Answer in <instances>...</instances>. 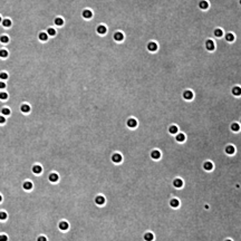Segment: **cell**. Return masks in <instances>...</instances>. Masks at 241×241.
I'll return each instance as SVG.
<instances>
[{
	"instance_id": "cell-1",
	"label": "cell",
	"mask_w": 241,
	"mask_h": 241,
	"mask_svg": "<svg viewBox=\"0 0 241 241\" xmlns=\"http://www.w3.org/2000/svg\"><path fill=\"white\" fill-rule=\"evenodd\" d=\"M11 91H9V96H10V98H11V102H13V98H16V97H20L22 99V103H25V101L27 99V102L29 103V98H27V95L26 94H21L20 93V89L18 91V88H16V87H13V88H10ZM10 105H11V103H10ZM2 108V106L0 105V110Z\"/></svg>"
},
{
	"instance_id": "cell-2",
	"label": "cell",
	"mask_w": 241,
	"mask_h": 241,
	"mask_svg": "<svg viewBox=\"0 0 241 241\" xmlns=\"http://www.w3.org/2000/svg\"><path fill=\"white\" fill-rule=\"evenodd\" d=\"M57 228L59 231H61V232H67V231L70 229V223L67 221V220H60V221L57 223Z\"/></svg>"
},
{
	"instance_id": "cell-3",
	"label": "cell",
	"mask_w": 241,
	"mask_h": 241,
	"mask_svg": "<svg viewBox=\"0 0 241 241\" xmlns=\"http://www.w3.org/2000/svg\"><path fill=\"white\" fill-rule=\"evenodd\" d=\"M31 110H32V106H31L29 103H27V102H25V103H21V104L19 105V111L21 112L22 114H25V115L30 114Z\"/></svg>"
},
{
	"instance_id": "cell-4",
	"label": "cell",
	"mask_w": 241,
	"mask_h": 241,
	"mask_svg": "<svg viewBox=\"0 0 241 241\" xmlns=\"http://www.w3.org/2000/svg\"><path fill=\"white\" fill-rule=\"evenodd\" d=\"M60 180V175H59V173L57 172H50L48 174V181L50 183H58Z\"/></svg>"
},
{
	"instance_id": "cell-5",
	"label": "cell",
	"mask_w": 241,
	"mask_h": 241,
	"mask_svg": "<svg viewBox=\"0 0 241 241\" xmlns=\"http://www.w3.org/2000/svg\"><path fill=\"white\" fill-rule=\"evenodd\" d=\"M94 203L98 206H103L106 203V198L103 194H97L96 197L94 198Z\"/></svg>"
},
{
	"instance_id": "cell-6",
	"label": "cell",
	"mask_w": 241,
	"mask_h": 241,
	"mask_svg": "<svg viewBox=\"0 0 241 241\" xmlns=\"http://www.w3.org/2000/svg\"><path fill=\"white\" fill-rule=\"evenodd\" d=\"M223 39L226 40L227 43H229V44H232V43H234V41H236V35H234V32H232V31L224 32Z\"/></svg>"
},
{
	"instance_id": "cell-7",
	"label": "cell",
	"mask_w": 241,
	"mask_h": 241,
	"mask_svg": "<svg viewBox=\"0 0 241 241\" xmlns=\"http://www.w3.org/2000/svg\"><path fill=\"white\" fill-rule=\"evenodd\" d=\"M31 171H32V173L35 174V175H40L43 172H44V167L41 165V164H34L32 165V167H31Z\"/></svg>"
},
{
	"instance_id": "cell-8",
	"label": "cell",
	"mask_w": 241,
	"mask_h": 241,
	"mask_svg": "<svg viewBox=\"0 0 241 241\" xmlns=\"http://www.w3.org/2000/svg\"><path fill=\"white\" fill-rule=\"evenodd\" d=\"M146 48H147L150 53H156L158 49V45L156 41H149L147 45H146Z\"/></svg>"
},
{
	"instance_id": "cell-9",
	"label": "cell",
	"mask_w": 241,
	"mask_h": 241,
	"mask_svg": "<svg viewBox=\"0 0 241 241\" xmlns=\"http://www.w3.org/2000/svg\"><path fill=\"white\" fill-rule=\"evenodd\" d=\"M204 46H206V49L208 52H214L215 50V43L213 39H206Z\"/></svg>"
},
{
	"instance_id": "cell-10",
	"label": "cell",
	"mask_w": 241,
	"mask_h": 241,
	"mask_svg": "<svg viewBox=\"0 0 241 241\" xmlns=\"http://www.w3.org/2000/svg\"><path fill=\"white\" fill-rule=\"evenodd\" d=\"M224 152L228 155H234L236 152H237V149H236V146L233 144H228L224 147Z\"/></svg>"
},
{
	"instance_id": "cell-11",
	"label": "cell",
	"mask_w": 241,
	"mask_h": 241,
	"mask_svg": "<svg viewBox=\"0 0 241 241\" xmlns=\"http://www.w3.org/2000/svg\"><path fill=\"white\" fill-rule=\"evenodd\" d=\"M93 16H94V13H93V11L91 10V9H84L83 11H82V17L84 18V19H86V20H89V19H92Z\"/></svg>"
},
{
	"instance_id": "cell-12",
	"label": "cell",
	"mask_w": 241,
	"mask_h": 241,
	"mask_svg": "<svg viewBox=\"0 0 241 241\" xmlns=\"http://www.w3.org/2000/svg\"><path fill=\"white\" fill-rule=\"evenodd\" d=\"M182 96H183V98L185 101H192L193 97H194V93H193L191 89H185L183 92V94H182Z\"/></svg>"
},
{
	"instance_id": "cell-13",
	"label": "cell",
	"mask_w": 241,
	"mask_h": 241,
	"mask_svg": "<svg viewBox=\"0 0 241 241\" xmlns=\"http://www.w3.org/2000/svg\"><path fill=\"white\" fill-rule=\"evenodd\" d=\"M111 160H112V162L115 163V164H119V163L123 161L122 154L117 153V152H116V153H113V154H112V158H111Z\"/></svg>"
},
{
	"instance_id": "cell-14",
	"label": "cell",
	"mask_w": 241,
	"mask_h": 241,
	"mask_svg": "<svg viewBox=\"0 0 241 241\" xmlns=\"http://www.w3.org/2000/svg\"><path fill=\"white\" fill-rule=\"evenodd\" d=\"M34 186H35V184L30 180H26L22 183V189H24L25 191H31V190L34 189Z\"/></svg>"
},
{
	"instance_id": "cell-15",
	"label": "cell",
	"mask_w": 241,
	"mask_h": 241,
	"mask_svg": "<svg viewBox=\"0 0 241 241\" xmlns=\"http://www.w3.org/2000/svg\"><path fill=\"white\" fill-rule=\"evenodd\" d=\"M124 38H125V35L123 34L122 31H115L114 35H113V39H114L116 43H121V41H123Z\"/></svg>"
},
{
	"instance_id": "cell-16",
	"label": "cell",
	"mask_w": 241,
	"mask_h": 241,
	"mask_svg": "<svg viewBox=\"0 0 241 241\" xmlns=\"http://www.w3.org/2000/svg\"><path fill=\"white\" fill-rule=\"evenodd\" d=\"M231 94L234 97H241V86L240 85H234L231 88Z\"/></svg>"
},
{
	"instance_id": "cell-17",
	"label": "cell",
	"mask_w": 241,
	"mask_h": 241,
	"mask_svg": "<svg viewBox=\"0 0 241 241\" xmlns=\"http://www.w3.org/2000/svg\"><path fill=\"white\" fill-rule=\"evenodd\" d=\"M126 125L127 127H130V128H136L137 125H139V123H137V119H134V117H130V119L126 121Z\"/></svg>"
},
{
	"instance_id": "cell-18",
	"label": "cell",
	"mask_w": 241,
	"mask_h": 241,
	"mask_svg": "<svg viewBox=\"0 0 241 241\" xmlns=\"http://www.w3.org/2000/svg\"><path fill=\"white\" fill-rule=\"evenodd\" d=\"M230 130H231V132H233V133H239V132L241 131L240 124L238 122H232L230 124Z\"/></svg>"
},
{
	"instance_id": "cell-19",
	"label": "cell",
	"mask_w": 241,
	"mask_h": 241,
	"mask_svg": "<svg viewBox=\"0 0 241 241\" xmlns=\"http://www.w3.org/2000/svg\"><path fill=\"white\" fill-rule=\"evenodd\" d=\"M96 32L101 36L105 35L106 32H107V27H106L105 25H103V24H102V25H98V26L96 27Z\"/></svg>"
},
{
	"instance_id": "cell-20",
	"label": "cell",
	"mask_w": 241,
	"mask_h": 241,
	"mask_svg": "<svg viewBox=\"0 0 241 241\" xmlns=\"http://www.w3.org/2000/svg\"><path fill=\"white\" fill-rule=\"evenodd\" d=\"M172 184H173V186L176 189H181L183 188V180L182 179H180V178H175L174 180H173V182H172Z\"/></svg>"
},
{
	"instance_id": "cell-21",
	"label": "cell",
	"mask_w": 241,
	"mask_h": 241,
	"mask_svg": "<svg viewBox=\"0 0 241 241\" xmlns=\"http://www.w3.org/2000/svg\"><path fill=\"white\" fill-rule=\"evenodd\" d=\"M1 26L4 27V28H10V27L13 26V20L10 18H2Z\"/></svg>"
},
{
	"instance_id": "cell-22",
	"label": "cell",
	"mask_w": 241,
	"mask_h": 241,
	"mask_svg": "<svg viewBox=\"0 0 241 241\" xmlns=\"http://www.w3.org/2000/svg\"><path fill=\"white\" fill-rule=\"evenodd\" d=\"M0 114L6 116V117H9V116L11 115V110H10V107H9V106H4V107L0 110Z\"/></svg>"
},
{
	"instance_id": "cell-23",
	"label": "cell",
	"mask_w": 241,
	"mask_h": 241,
	"mask_svg": "<svg viewBox=\"0 0 241 241\" xmlns=\"http://www.w3.org/2000/svg\"><path fill=\"white\" fill-rule=\"evenodd\" d=\"M223 35L224 31L222 28H215L214 30H213V36H214L215 38H223Z\"/></svg>"
},
{
	"instance_id": "cell-24",
	"label": "cell",
	"mask_w": 241,
	"mask_h": 241,
	"mask_svg": "<svg viewBox=\"0 0 241 241\" xmlns=\"http://www.w3.org/2000/svg\"><path fill=\"white\" fill-rule=\"evenodd\" d=\"M38 39H39L40 41H43V43H46V41H48L49 36L47 35L46 31H40L39 34H38Z\"/></svg>"
},
{
	"instance_id": "cell-25",
	"label": "cell",
	"mask_w": 241,
	"mask_h": 241,
	"mask_svg": "<svg viewBox=\"0 0 241 241\" xmlns=\"http://www.w3.org/2000/svg\"><path fill=\"white\" fill-rule=\"evenodd\" d=\"M210 7V4L208 2V0H200L199 1V8L201 10H208Z\"/></svg>"
},
{
	"instance_id": "cell-26",
	"label": "cell",
	"mask_w": 241,
	"mask_h": 241,
	"mask_svg": "<svg viewBox=\"0 0 241 241\" xmlns=\"http://www.w3.org/2000/svg\"><path fill=\"white\" fill-rule=\"evenodd\" d=\"M64 24H65V20H64V18L63 17H55V19H54V25L57 27H63L64 26Z\"/></svg>"
},
{
	"instance_id": "cell-27",
	"label": "cell",
	"mask_w": 241,
	"mask_h": 241,
	"mask_svg": "<svg viewBox=\"0 0 241 241\" xmlns=\"http://www.w3.org/2000/svg\"><path fill=\"white\" fill-rule=\"evenodd\" d=\"M185 140H186V136H185L184 133H180V132H179V133L175 134V141L178 143H183Z\"/></svg>"
},
{
	"instance_id": "cell-28",
	"label": "cell",
	"mask_w": 241,
	"mask_h": 241,
	"mask_svg": "<svg viewBox=\"0 0 241 241\" xmlns=\"http://www.w3.org/2000/svg\"><path fill=\"white\" fill-rule=\"evenodd\" d=\"M9 41H10V38L7 34H1L0 35V44L2 45H8Z\"/></svg>"
},
{
	"instance_id": "cell-29",
	"label": "cell",
	"mask_w": 241,
	"mask_h": 241,
	"mask_svg": "<svg viewBox=\"0 0 241 241\" xmlns=\"http://www.w3.org/2000/svg\"><path fill=\"white\" fill-rule=\"evenodd\" d=\"M161 156H162V154H161V152L158 151V150H153V151H151V158H153V160H160L161 158Z\"/></svg>"
},
{
	"instance_id": "cell-30",
	"label": "cell",
	"mask_w": 241,
	"mask_h": 241,
	"mask_svg": "<svg viewBox=\"0 0 241 241\" xmlns=\"http://www.w3.org/2000/svg\"><path fill=\"white\" fill-rule=\"evenodd\" d=\"M213 167H214V165L211 161H206L203 163V170H206V171H212Z\"/></svg>"
},
{
	"instance_id": "cell-31",
	"label": "cell",
	"mask_w": 241,
	"mask_h": 241,
	"mask_svg": "<svg viewBox=\"0 0 241 241\" xmlns=\"http://www.w3.org/2000/svg\"><path fill=\"white\" fill-rule=\"evenodd\" d=\"M170 206H171L172 208H174V209L179 208V206H180V200L176 199V198H173V199L170 200Z\"/></svg>"
},
{
	"instance_id": "cell-32",
	"label": "cell",
	"mask_w": 241,
	"mask_h": 241,
	"mask_svg": "<svg viewBox=\"0 0 241 241\" xmlns=\"http://www.w3.org/2000/svg\"><path fill=\"white\" fill-rule=\"evenodd\" d=\"M46 32H47V35H48L49 37H55V36L57 35V30H56L54 27H48Z\"/></svg>"
},
{
	"instance_id": "cell-33",
	"label": "cell",
	"mask_w": 241,
	"mask_h": 241,
	"mask_svg": "<svg viewBox=\"0 0 241 241\" xmlns=\"http://www.w3.org/2000/svg\"><path fill=\"white\" fill-rule=\"evenodd\" d=\"M9 98V93L6 92V91H0V101L6 102L8 101Z\"/></svg>"
},
{
	"instance_id": "cell-34",
	"label": "cell",
	"mask_w": 241,
	"mask_h": 241,
	"mask_svg": "<svg viewBox=\"0 0 241 241\" xmlns=\"http://www.w3.org/2000/svg\"><path fill=\"white\" fill-rule=\"evenodd\" d=\"M143 238H144L145 241H154V234L152 232H150V231L145 232Z\"/></svg>"
},
{
	"instance_id": "cell-35",
	"label": "cell",
	"mask_w": 241,
	"mask_h": 241,
	"mask_svg": "<svg viewBox=\"0 0 241 241\" xmlns=\"http://www.w3.org/2000/svg\"><path fill=\"white\" fill-rule=\"evenodd\" d=\"M169 133H170V134H174V135H175L176 133H179V127H178V125L172 124L171 126L169 127Z\"/></svg>"
},
{
	"instance_id": "cell-36",
	"label": "cell",
	"mask_w": 241,
	"mask_h": 241,
	"mask_svg": "<svg viewBox=\"0 0 241 241\" xmlns=\"http://www.w3.org/2000/svg\"><path fill=\"white\" fill-rule=\"evenodd\" d=\"M9 57V50L6 48H0V58H8Z\"/></svg>"
},
{
	"instance_id": "cell-37",
	"label": "cell",
	"mask_w": 241,
	"mask_h": 241,
	"mask_svg": "<svg viewBox=\"0 0 241 241\" xmlns=\"http://www.w3.org/2000/svg\"><path fill=\"white\" fill-rule=\"evenodd\" d=\"M8 220V213L7 211L0 210V221H7Z\"/></svg>"
},
{
	"instance_id": "cell-38",
	"label": "cell",
	"mask_w": 241,
	"mask_h": 241,
	"mask_svg": "<svg viewBox=\"0 0 241 241\" xmlns=\"http://www.w3.org/2000/svg\"><path fill=\"white\" fill-rule=\"evenodd\" d=\"M9 79V74L7 73V71H0V80H4V82H6V80H8Z\"/></svg>"
},
{
	"instance_id": "cell-39",
	"label": "cell",
	"mask_w": 241,
	"mask_h": 241,
	"mask_svg": "<svg viewBox=\"0 0 241 241\" xmlns=\"http://www.w3.org/2000/svg\"><path fill=\"white\" fill-rule=\"evenodd\" d=\"M36 241H48V238L46 237L45 234H40V236H38V237H37Z\"/></svg>"
},
{
	"instance_id": "cell-40",
	"label": "cell",
	"mask_w": 241,
	"mask_h": 241,
	"mask_svg": "<svg viewBox=\"0 0 241 241\" xmlns=\"http://www.w3.org/2000/svg\"><path fill=\"white\" fill-rule=\"evenodd\" d=\"M0 241H9V237L6 233H0Z\"/></svg>"
},
{
	"instance_id": "cell-41",
	"label": "cell",
	"mask_w": 241,
	"mask_h": 241,
	"mask_svg": "<svg viewBox=\"0 0 241 241\" xmlns=\"http://www.w3.org/2000/svg\"><path fill=\"white\" fill-rule=\"evenodd\" d=\"M6 123H7V117L0 114V125H4Z\"/></svg>"
},
{
	"instance_id": "cell-42",
	"label": "cell",
	"mask_w": 241,
	"mask_h": 241,
	"mask_svg": "<svg viewBox=\"0 0 241 241\" xmlns=\"http://www.w3.org/2000/svg\"><path fill=\"white\" fill-rule=\"evenodd\" d=\"M7 88V83L4 80H0V91H4Z\"/></svg>"
},
{
	"instance_id": "cell-43",
	"label": "cell",
	"mask_w": 241,
	"mask_h": 241,
	"mask_svg": "<svg viewBox=\"0 0 241 241\" xmlns=\"http://www.w3.org/2000/svg\"><path fill=\"white\" fill-rule=\"evenodd\" d=\"M17 99H18V101H20V102H21V103H22V99H21V98H20V97H16V98H13V101H17ZM13 102H11V104H13ZM9 107H10V106H9ZM30 116H31V115H30Z\"/></svg>"
},
{
	"instance_id": "cell-44",
	"label": "cell",
	"mask_w": 241,
	"mask_h": 241,
	"mask_svg": "<svg viewBox=\"0 0 241 241\" xmlns=\"http://www.w3.org/2000/svg\"><path fill=\"white\" fill-rule=\"evenodd\" d=\"M204 208H206V210H208V209H209V208H210V206H209V204H204Z\"/></svg>"
},
{
	"instance_id": "cell-45",
	"label": "cell",
	"mask_w": 241,
	"mask_h": 241,
	"mask_svg": "<svg viewBox=\"0 0 241 241\" xmlns=\"http://www.w3.org/2000/svg\"><path fill=\"white\" fill-rule=\"evenodd\" d=\"M2 200H4V197H2V195H1V194H0V203H1V202H2Z\"/></svg>"
},
{
	"instance_id": "cell-46",
	"label": "cell",
	"mask_w": 241,
	"mask_h": 241,
	"mask_svg": "<svg viewBox=\"0 0 241 241\" xmlns=\"http://www.w3.org/2000/svg\"><path fill=\"white\" fill-rule=\"evenodd\" d=\"M224 241H233V240H232V239H226Z\"/></svg>"
},
{
	"instance_id": "cell-47",
	"label": "cell",
	"mask_w": 241,
	"mask_h": 241,
	"mask_svg": "<svg viewBox=\"0 0 241 241\" xmlns=\"http://www.w3.org/2000/svg\"><path fill=\"white\" fill-rule=\"evenodd\" d=\"M1 21H2V17H1V15H0V24H1Z\"/></svg>"
},
{
	"instance_id": "cell-48",
	"label": "cell",
	"mask_w": 241,
	"mask_h": 241,
	"mask_svg": "<svg viewBox=\"0 0 241 241\" xmlns=\"http://www.w3.org/2000/svg\"><path fill=\"white\" fill-rule=\"evenodd\" d=\"M238 123L240 124V126H241V117H240V119H239V122H238Z\"/></svg>"
},
{
	"instance_id": "cell-49",
	"label": "cell",
	"mask_w": 241,
	"mask_h": 241,
	"mask_svg": "<svg viewBox=\"0 0 241 241\" xmlns=\"http://www.w3.org/2000/svg\"><path fill=\"white\" fill-rule=\"evenodd\" d=\"M239 4H240V7H241V0H239Z\"/></svg>"
}]
</instances>
